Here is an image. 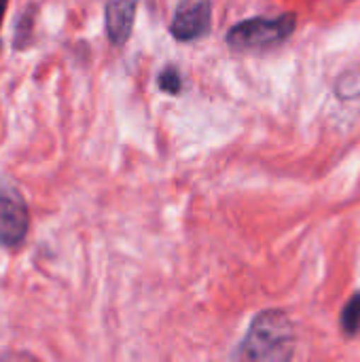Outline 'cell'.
<instances>
[{
  "label": "cell",
  "mask_w": 360,
  "mask_h": 362,
  "mask_svg": "<svg viewBox=\"0 0 360 362\" xmlns=\"http://www.w3.org/2000/svg\"><path fill=\"white\" fill-rule=\"evenodd\" d=\"M293 354L295 329L291 318L280 310H265L252 320L244 341L240 344V350L236 352V358L284 362L293 358Z\"/></svg>",
  "instance_id": "cell-1"
},
{
  "label": "cell",
  "mask_w": 360,
  "mask_h": 362,
  "mask_svg": "<svg viewBox=\"0 0 360 362\" xmlns=\"http://www.w3.org/2000/svg\"><path fill=\"white\" fill-rule=\"evenodd\" d=\"M159 87H161L166 93H178V91H180L182 81H180V74L176 72V68H166V70L159 74Z\"/></svg>",
  "instance_id": "cell-8"
},
{
  "label": "cell",
  "mask_w": 360,
  "mask_h": 362,
  "mask_svg": "<svg viewBox=\"0 0 360 362\" xmlns=\"http://www.w3.org/2000/svg\"><path fill=\"white\" fill-rule=\"evenodd\" d=\"M210 21H212L210 0H180L170 32L176 40H197L210 30Z\"/></svg>",
  "instance_id": "cell-4"
},
{
  "label": "cell",
  "mask_w": 360,
  "mask_h": 362,
  "mask_svg": "<svg viewBox=\"0 0 360 362\" xmlns=\"http://www.w3.org/2000/svg\"><path fill=\"white\" fill-rule=\"evenodd\" d=\"M30 225L28 206L21 193L0 180V246H17L23 242Z\"/></svg>",
  "instance_id": "cell-3"
},
{
  "label": "cell",
  "mask_w": 360,
  "mask_h": 362,
  "mask_svg": "<svg viewBox=\"0 0 360 362\" xmlns=\"http://www.w3.org/2000/svg\"><path fill=\"white\" fill-rule=\"evenodd\" d=\"M34 15H36V8H30V11H23V15L19 17L17 25H15V47L17 49H23L30 45L32 30H34Z\"/></svg>",
  "instance_id": "cell-7"
},
{
  "label": "cell",
  "mask_w": 360,
  "mask_h": 362,
  "mask_svg": "<svg viewBox=\"0 0 360 362\" xmlns=\"http://www.w3.org/2000/svg\"><path fill=\"white\" fill-rule=\"evenodd\" d=\"M138 0H108L106 2V32L112 45L121 47L132 34Z\"/></svg>",
  "instance_id": "cell-5"
},
{
  "label": "cell",
  "mask_w": 360,
  "mask_h": 362,
  "mask_svg": "<svg viewBox=\"0 0 360 362\" xmlns=\"http://www.w3.org/2000/svg\"><path fill=\"white\" fill-rule=\"evenodd\" d=\"M342 331L348 335V337H354L360 331V295H354L348 305L344 308L342 312Z\"/></svg>",
  "instance_id": "cell-6"
},
{
  "label": "cell",
  "mask_w": 360,
  "mask_h": 362,
  "mask_svg": "<svg viewBox=\"0 0 360 362\" xmlns=\"http://www.w3.org/2000/svg\"><path fill=\"white\" fill-rule=\"evenodd\" d=\"M297 25L295 13H284L280 17L267 19H246L233 25L227 34V42L233 51H263L284 42Z\"/></svg>",
  "instance_id": "cell-2"
},
{
  "label": "cell",
  "mask_w": 360,
  "mask_h": 362,
  "mask_svg": "<svg viewBox=\"0 0 360 362\" xmlns=\"http://www.w3.org/2000/svg\"><path fill=\"white\" fill-rule=\"evenodd\" d=\"M6 6H8V0H0V23H2V19H4Z\"/></svg>",
  "instance_id": "cell-9"
}]
</instances>
